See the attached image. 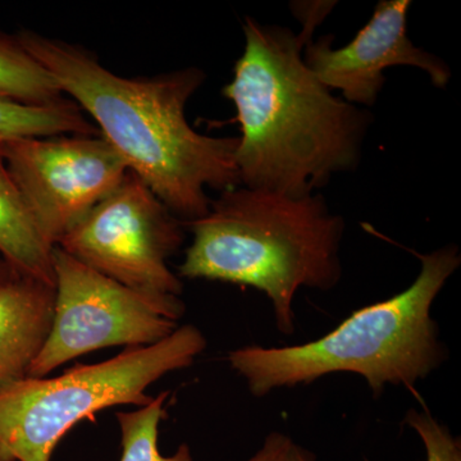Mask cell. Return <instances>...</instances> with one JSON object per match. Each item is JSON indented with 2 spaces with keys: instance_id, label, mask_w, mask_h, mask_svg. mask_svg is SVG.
Segmentation results:
<instances>
[{
  "instance_id": "obj_1",
  "label": "cell",
  "mask_w": 461,
  "mask_h": 461,
  "mask_svg": "<svg viewBox=\"0 0 461 461\" xmlns=\"http://www.w3.org/2000/svg\"><path fill=\"white\" fill-rule=\"evenodd\" d=\"M333 5H294L303 23L299 33L245 18L244 51L222 90L241 127V186L300 198L359 166L372 114L333 96L303 58Z\"/></svg>"
},
{
  "instance_id": "obj_2",
  "label": "cell",
  "mask_w": 461,
  "mask_h": 461,
  "mask_svg": "<svg viewBox=\"0 0 461 461\" xmlns=\"http://www.w3.org/2000/svg\"><path fill=\"white\" fill-rule=\"evenodd\" d=\"M16 35L176 217L191 222L208 213V187L222 193L241 186L239 138L203 135L187 122V103L206 78L198 67L123 77L78 45L32 30Z\"/></svg>"
},
{
  "instance_id": "obj_3",
  "label": "cell",
  "mask_w": 461,
  "mask_h": 461,
  "mask_svg": "<svg viewBox=\"0 0 461 461\" xmlns=\"http://www.w3.org/2000/svg\"><path fill=\"white\" fill-rule=\"evenodd\" d=\"M185 224L193 242L178 275L263 291L284 335L295 330L300 287L327 291L341 278L345 221L330 211L321 194L294 198L233 187L211 202L208 213Z\"/></svg>"
},
{
  "instance_id": "obj_4",
  "label": "cell",
  "mask_w": 461,
  "mask_h": 461,
  "mask_svg": "<svg viewBox=\"0 0 461 461\" xmlns=\"http://www.w3.org/2000/svg\"><path fill=\"white\" fill-rule=\"evenodd\" d=\"M417 254L420 273L399 295L364 306L329 335L299 346H245L230 351L229 362L247 379L254 396L282 387L309 384L330 373H357L375 396L387 384L414 391L446 359L430 308L461 263L455 245Z\"/></svg>"
},
{
  "instance_id": "obj_5",
  "label": "cell",
  "mask_w": 461,
  "mask_h": 461,
  "mask_svg": "<svg viewBox=\"0 0 461 461\" xmlns=\"http://www.w3.org/2000/svg\"><path fill=\"white\" fill-rule=\"evenodd\" d=\"M205 348L202 330L185 324L157 344L2 388L0 461H50L76 424L113 406L148 405L153 400L148 388L168 373L189 368Z\"/></svg>"
},
{
  "instance_id": "obj_6",
  "label": "cell",
  "mask_w": 461,
  "mask_h": 461,
  "mask_svg": "<svg viewBox=\"0 0 461 461\" xmlns=\"http://www.w3.org/2000/svg\"><path fill=\"white\" fill-rule=\"evenodd\" d=\"M184 222L132 172L58 241L78 262L140 294L167 320L185 313L182 282L168 259Z\"/></svg>"
},
{
  "instance_id": "obj_7",
  "label": "cell",
  "mask_w": 461,
  "mask_h": 461,
  "mask_svg": "<svg viewBox=\"0 0 461 461\" xmlns=\"http://www.w3.org/2000/svg\"><path fill=\"white\" fill-rule=\"evenodd\" d=\"M53 268V323L29 377H48L63 364L100 348L154 345L177 330V321L163 317L140 294L58 247Z\"/></svg>"
},
{
  "instance_id": "obj_8",
  "label": "cell",
  "mask_w": 461,
  "mask_h": 461,
  "mask_svg": "<svg viewBox=\"0 0 461 461\" xmlns=\"http://www.w3.org/2000/svg\"><path fill=\"white\" fill-rule=\"evenodd\" d=\"M0 153L51 247L129 172L99 135L14 139L0 141Z\"/></svg>"
},
{
  "instance_id": "obj_9",
  "label": "cell",
  "mask_w": 461,
  "mask_h": 461,
  "mask_svg": "<svg viewBox=\"0 0 461 461\" xmlns=\"http://www.w3.org/2000/svg\"><path fill=\"white\" fill-rule=\"evenodd\" d=\"M411 0H381L371 20L345 47L333 50L335 36L311 39L304 47V62L327 89L341 91L346 102L372 107L386 83L384 69L417 67L429 74L438 89H446L450 67L441 58L420 50L408 36Z\"/></svg>"
},
{
  "instance_id": "obj_10",
  "label": "cell",
  "mask_w": 461,
  "mask_h": 461,
  "mask_svg": "<svg viewBox=\"0 0 461 461\" xmlns=\"http://www.w3.org/2000/svg\"><path fill=\"white\" fill-rule=\"evenodd\" d=\"M56 288L33 278L0 287V390L29 377L53 323Z\"/></svg>"
},
{
  "instance_id": "obj_11",
  "label": "cell",
  "mask_w": 461,
  "mask_h": 461,
  "mask_svg": "<svg viewBox=\"0 0 461 461\" xmlns=\"http://www.w3.org/2000/svg\"><path fill=\"white\" fill-rule=\"evenodd\" d=\"M0 153V257L21 277L54 286L53 250Z\"/></svg>"
},
{
  "instance_id": "obj_12",
  "label": "cell",
  "mask_w": 461,
  "mask_h": 461,
  "mask_svg": "<svg viewBox=\"0 0 461 461\" xmlns=\"http://www.w3.org/2000/svg\"><path fill=\"white\" fill-rule=\"evenodd\" d=\"M99 131L74 100L32 105L0 98V141L50 136H96Z\"/></svg>"
},
{
  "instance_id": "obj_13",
  "label": "cell",
  "mask_w": 461,
  "mask_h": 461,
  "mask_svg": "<svg viewBox=\"0 0 461 461\" xmlns=\"http://www.w3.org/2000/svg\"><path fill=\"white\" fill-rule=\"evenodd\" d=\"M0 98L32 105L66 99L56 78L21 44L17 35L0 30Z\"/></svg>"
},
{
  "instance_id": "obj_14",
  "label": "cell",
  "mask_w": 461,
  "mask_h": 461,
  "mask_svg": "<svg viewBox=\"0 0 461 461\" xmlns=\"http://www.w3.org/2000/svg\"><path fill=\"white\" fill-rule=\"evenodd\" d=\"M168 395V393H159L138 411L117 412L122 437L121 461H193L186 444L181 445L171 456L159 451V424L166 415Z\"/></svg>"
},
{
  "instance_id": "obj_15",
  "label": "cell",
  "mask_w": 461,
  "mask_h": 461,
  "mask_svg": "<svg viewBox=\"0 0 461 461\" xmlns=\"http://www.w3.org/2000/svg\"><path fill=\"white\" fill-rule=\"evenodd\" d=\"M406 424L420 435L427 451V461H461L460 439L451 435L427 411H408Z\"/></svg>"
},
{
  "instance_id": "obj_16",
  "label": "cell",
  "mask_w": 461,
  "mask_h": 461,
  "mask_svg": "<svg viewBox=\"0 0 461 461\" xmlns=\"http://www.w3.org/2000/svg\"><path fill=\"white\" fill-rule=\"evenodd\" d=\"M248 461H317L311 451L295 444L290 437L273 432L264 439L262 448Z\"/></svg>"
},
{
  "instance_id": "obj_17",
  "label": "cell",
  "mask_w": 461,
  "mask_h": 461,
  "mask_svg": "<svg viewBox=\"0 0 461 461\" xmlns=\"http://www.w3.org/2000/svg\"><path fill=\"white\" fill-rule=\"evenodd\" d=\"M17 273L11 268V266L0 257V287L5 286L12 278L16 277Z\"/></svg>"
}]
</instances>
